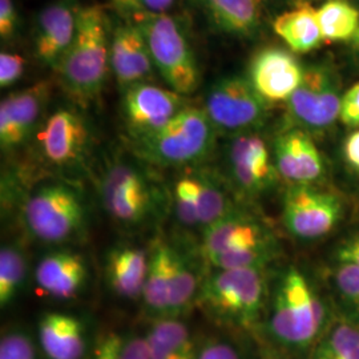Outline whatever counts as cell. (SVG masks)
<instances>
[{"instance_id": "cell-28", "label": "cell", "mask_w": 359, "mask_h": 359, "mask_svg": "<svg viewBox=\"0 0 359 359\" xmlns=\"http://www.w3.org/2000/svg\"><path fill=\"white\" fill-rule=\"evenodd\" d=\"M317 19L325 43L351 41L359 29V11L346 0H326Z\"/></svg>"}, {"instance_id": "cell-10", "label": "cell", "mask_w": 359, "mask_h": 359, "mask_svg": "<svg viewBox=\"0 0 359 359\" xmlns=\"http://www.w3.org/2000/svg\"><path fill=\"white\" fill-rule=\"evenodd\" d=\"M269 105L248 77L226 76L206 90L203 108L217 133L231 137L261 128L268 120Z\"/></svg>"}, {"instance_id": "cell-32", "label": "cell", "mask_w": 359, "mask_h": 359, "mask_svg": "<svg viewBox=\"0 0 359 359\" xmlns=\"http://www.w3.org/2000/svg\"><path fill=\"white\" fill-rule=\"evenodd\" d=\"M334 283L339 294L359 314V266L339 264L334 271Z\"/></svg>"}, {"instance_id": "cell-36", "label": "cell", "mask_w": 359, "mask_h": 359, "mask_svg": "<svg viewBox=\"0 0 359 359\" xmlns=\"http://www.w3.org/2000/svg\"><path fill=\"white\" fill-rule=\"evenodd\" d=\"M19 23V11L13 0H0V38L3 41H8L15 36Z\"/></svg>"}, {"instance_id": "cell-13", "label": "cell", "mask_w": 359, "mask_h": 359, "mask_svg": "<svg viewBox=\"0 0 359 359\" xmlns=\"http://www.w3.org/2000/svg\"><path fill=\"white\" fill-rule=\"evenodd\" d=\"M187 96L142 81L123 90L121 112L132 140L149 136L188 107Z\"/></svg>"}, {"instance_id": "cell-5", "label": "cell", "mask_w": 359, "mask_h": 359, "mask_svg": "<svg viewBox=\"0 0 359 359\" xmlns=\"http://www.w3.org/2000/svg\"><path fill=\"white\" fill-rule=\"evenodd\" d=\"M142 29L154 60V69L168 88L189 96L200 86V67L187 29L170 13L133 15L124 18Z\"/></svg>"}, {"instance_id": "cell-15", "label": "cell", "mask_w": 359, "mask_h": 359, "mask_svg": "<svg viewBox=\"0 0 359 359\" xmlns=\"http://www.w3.org/2000/svg\"><path fill=\"white\" fill-rule=\"evenodd\" d=\"M225 158L231 182L248 196L268 191L278 176L269 148L257 132L231 136Z\"/></svg>"}, {"instance_id": "cell-7", "label": "cell", "mask_w": 359, "mask_h": 359, "mask_svg": "<svg viewBox=\"0 0 359 359\" xmlns=\"http://www.w3.org/2000/svg\"><path fill=\"white\" fill-rule=\"evenodd\" d=\"M22 218L31 237L44 244L62 245L81 236L87 210L75 188L56 181L41 184L27 196Z\"/></svg>"}, {"instance_id": "cell-40", "label": "cell", "mask_w": 359, "mask_h": 359, "mask_svg": "<svg viewBox=\"0 0 359 359\" xmlns=\"http://www.w3.org/2000/svg\"><path fill=\"white\" fill-rule=\"evenodd\" d=\"M261 1H262V4H266L269 7H286V6L294 7L305 0H261Z\"/></svg>"}, {"instance_id": "cell-11", "label": "cell", "mask_w": 359, "mask_h": 359, "mask_svg": "<svg viewBox=\"0 0 359 359\" xmlns=\"http://www.w3.org/2000/svg\"><path fill=\"white\" fill-rule=\"evenodd\" d=\"M341 83L333 67L310 65L305 68L301 86L286 103L289 128H299L310 135L332 128L339 118Z\"/></svg>"}, {"instance_id": "cell-9", "label": "cell", "mask_w": 359, "mask_h": 359, "mask_svg": "<svg viewBox=\"0 0 359 359\" xmlns=\"http://www.w3.org/2000/svg\"><path fill=\"white\" fill-rule=\"evenodd\" d=\"M172 206L184 228L201 231L238 210L226 184L215 172L192 167L175 181Z\"/></svg>"}, {"instance_id": "cell-35", "label": "cell", "mask_w": 359, "mask_h": 359, "mask_svg": "<svg viewBox=\"0 0 359 359\" xmlns=\"http://www.w3.org/2000/svg\"><path fill=\"white\" fill-rule=\"evenodd\" d=\"M339 120L348 128H359V81L342 95Z\"/></svg>"}, {"instance_id": "cell-37", "label": "cell", "mask_w": 359, "mask_h": 359, "mask_svg": "<svg viewBox=\"0 0 359 359\" xmlns=\"http://www.w3.org/2000/svg\"><path fill=\"white\" fill-rule=\"evenodd\" d=\"M197 359H243L241 353L229 341L213 339L206 342Z\"/></svg>"}, {"instance_id": "cell-17", "label": "cell", "mask_w": 359, "mask_h": 359, "mask_svg": "<svg viewBox=\"0 0 359 359\" xmlns=\"http://www.w3.org/2000/svg\"><path fill=\"white\" fill-rule=\"evenodd\" d=\"M304 75L305 68L293 52L266 47L252 57L248 79L266 103H287Z\"/></svg>"}, {"instance_id": "cell-27", "label": "cell", "mask_w": 359, "mask_h": 359, "mask_svg": "<svg viewBox=\"0 0 359 359\" xmlns=\"http://www.w3.org/2000/svg\"><path fill=\"white\" fill-rule=\"evenodd\" d=\"M149 359H197L192 333L179 318L154 320L145 334Z\"/></svg>"}, {"instance_id": "cell-23", "label": "cell", "mask_w": 359, "mask_h": 359, "mask_svg": "<svg viewBox=\"0 0 359 359\" xmlns=\"http://www.w3.org/2000/svg\"><path fill=\"white\" fill-rule=\"evenodd\" d=\"M149 266V253L132 245L111 249L104 261L105 280L116 295L137 299L142 295Z\"/></svg>"}, {"instance_id": "cell-42", "label": "cell", "mask_w": 359, "mask_h": 359, "mask_svg": "<svg viewBox=\"0 0 359 359\" xmlns=\"http://www.w3.org/2000/svg\"><path fill=\"white\" fill-rule=\"evenodd\" d=\"M305 1H310V0H305Z\"/></svg>"}, {"instance_id": "cell-22", "label": "cell", "mask_w": 359, "mask_h": 359, "mask_svg": "<svg viewBox=\"0 0 359 359\" xmlns=\"http://www.w3.org/2000/svg\"><path fill=\"white\" fill-rule=\"evenodd\" d=\"M39 344L48 359H83L87 348V329L76 316L48 311L38 325Z\"/></svg>"}, {"instance_id": "cell-38", "label": "cell", "mask_w": 359, "mask_h": 359, "mask_svg": "<svg viewBox=\"0 0 359 359\" xmlns=\"http://www.w3.org/2000/svg\"><path fill=\"white\" fill-rule=\"evenodd\" d=\"M337 261L359 266V233L345 240L337 249Z\"/></svg>"}, {"instance_id": "cell-18", "label": "cell", "mask_w": 359, "mask_h": 359, "mask_svg": "<svg viewBox=\"0 0 359 359\" xmlns=\"http://www.w3.org/2000/svg\"><path fill=\"white\" fill-rule=\"evenodd\" d=\"M77 0H55L36 18L34 55L39 62L56 71L76 34Z\"/></svg>"}, {"instance_id": "cell-12", "label": "cell", "mask_w": 359, "mask_h": 359, "mask_svg": "<svg viewBox=\"0 0 359 359\" xmlns=\"http://www.w3.org/2000/svg\"><path fill=\"white\" fill-rule=\"evenodd\" d=\"M342 216L341 200L313 185H292L283 196V224L299 240H317L329 234Z\"/></svg>"}, {"instance_id": "cell-20", "label": "cell", "mask_w": 359, "mask_h": 359, "mask_svg": "<svg viewBox=\"0 0 359 359\" xmlns=\"http://www.w3.org/2000/svg\"><path fill=\"white\" fill-rule=\"evenodd\" d=\"M109 60L111 71L123 90L148 81L154 74V60L142 29L127 19L111 32Z\"/></svg>"}, {"instance_id": "cell-19", "label": "cell", "mask_w": 359, "mask_h": 359, "mask_svg": "<svg viewBox=\"0 0 359 359\" xmlns=\"http://www.w3.org/2000/svg\"><path fill=\"white\" fill-rule=\"evenodd\" d=\"M273 158L278 176L292 185H311L325 172L320 149L302 129H283L274 140Z\"/></svg>"}, {"instance_id": "cell-39", "label": "cell", "mask_w": 359, "mask_h": 359, "mask_svg": "<svg viewBox=\"0 0 359 359\" xmlns=\"http://www.w3.org/2000/svg\"><path fill=\"white\" fill-rule=\"evenodd\" d=\"M344 156L347 165L359 173V128L347 136L344 144Z\"/></svg>"}, {"instance_id": "cell-30", "label": "cell", "mask_w": 359, "mask_h": 359, "mask_svg": "<svg viewBox=\"0 0 359 359\" xmlns=\"http://www.w3.org/2000/svg\"><path fill=\"white\" fill-rule=\"evenodd\" d=\"M90 359H149L147 337L132 332L104 334L96 342Z\"/></svg>"}, {"instance_id": "cell-6", "label": "cell", "mask_w": 359, "mask_h": 359, "mask_svg": "<svg viewBox=\"0 0 359 359\" xmlns=\"http://www.w3.org/2000/svg\"><path fill=\"white\" fill-rule=\"evenodd\" d=\"M265 298L264 269H216L204 280L197 302L217 321L248 329L259 320Z\"/></svg>"}, {"instance_id": "cell-34", "label": "cell", "mask_w": 359, "mask_h": 359, "mask_svg": "<svg viewBox=\"0 0 359 359\" xmlns=\"http://www.w3.org/2000/svg\"><path fill=\"white\" fill-rule=\"evenodd\" d=\"M26 59L19 53H0V87L8 88L25 75Z\"/></svg>"}, {"instance_id": "cell-8", "label": "cell", "mask_w": 359, "mask_h": 359, "mask_svg": "<svg viewBox=\"0 0 359 359\" xmlns=\"http://www.w3.org/2000/svg\"><path fill=\"white\" fill-rule=\"evenodd\" d=\"M99 194L107 215L116 224L135 228L154 217L160 194L139 165L117 160L104 169Z\"/></svg>"}, {"instance_id": "cell-25", "label": "cell", "mask_w": 359, "mask_h": 359, "mask_svg": "<svg viewBox=\"0 0 359 359\" xmlns=\"http://www.w3.org/2000/svg\"><path fill=\"white\" fill-rule=\"evenodd\" d=\"M176 246L156 241L149 253L148 274L142 290L145 310L154 317L168 318L173 293V259Z\"/></svg>"}, {"instance_id": "cell-2", "label": "cell", "mask_w": 359, "mask_h": 359, "mask_svg": "<svg viewBox=\"0 0 359 359\" xmlns=\"http://www.w3.org/2000/svg\"><path fill=\"white\" fill-rule=\"evenodd\" d=\"M109 47L105 11L99 6L81 7L74 41L56 68L62 86L77 103H90L102 93L111 69Z\"/></svg>"}, {"instance_id": "cell-21", "label": "cell", "mask_w": 359, "mask_h": 359, "mask_svg": "<svg viewBox=\"0 0 359 359\" xmlns=\"http://www.w3.org/2000/svg\"><path fill=\"white\" fill-rule=\"evenodd\" d=\"M34 278L40 294L57 301H69L84 289L88 268L81 255L59 249L39 261Z\"/></svg>"}, {"instance_id": "cell-1", "label": "cell", "mask_w": 359, "mask_h": 359, "mask_svg": "<svg viewBox=\"0 0 359 359\" xmlns=\"http://www.w3.org/2000/svg\"><path fill=\"white\" fill-rule=\"evenodd\" d=\"M330 323L305 276L293 266L286 270L277 283L266 321L270 339L285 350L313 351Z\"/></svg>"}, {"instance_id": "cell-14", "label": "cell", "mask_w": 359, "mask_h": 359, "mask_svg": "<svg viewBox=\"0 0 359 359\" xmlns=\"http://www.w3.org/2000/svg\"><path fill=\"white\" fill-rule=\"evenodd\" d=\"M40 156L56 168L80 164L88 152L90 132L87 121L71 108H59L44 118L35 133Z\"/></svg>"}, {"instance_id": "cell-26", "label": "cell", "mask_w": 359, "mask_h": 359, "mask_svg": "<svg viewBox=\"0 0 359 359\" xmlns=\"http://www.w3.org/2000/svg\"><path fill=\"white\" fill-rule=\"evenodd\" d=\"M273 31L294 53L314 51L323 43L317 10L310 1H301L280 13L273 20Z\"/></svg>"}, {"instance_id": "cell-29", "label": "cell", "mask_w": 359, "mask_h": 359, "mask_svg": "<svg viewBox=\"0 0 359 359\" xmlns=\"http://www.w3.org/2000/svg\"><path fill=\"white\" fill-rule=\"evenodd\" d=\"M27 256L20 245L7 244L0 250V305L8 306L20 294L27 278Z\"/></svg>"}, {"instance_id": "cell-31", "label": "cell", "mask_w": 359, "mask_h": 359, "mask_svg": "<svg viewBox=\"0 0 359 359\" xmlns=\"http://www.w3.org/2000/svg\"><path fill=\"white\" fill-rule=\"evenodd\" d=\"M0 359H38L32 338L18 329L3 334L0 341Z\"/></svg>"}, {"instance_id": "cell-41", "label": "cell", "mask_w": 359, "mask_h": 359, "mask_svg": "<svg viewBox=\"0 0 359 359\" xmlns=\"http://www.w3.org/2000/svg\"><path fill=\"white\" fill-rule=\"evenodd\" d=\"M350 44H351V48H353V52H354V55L357 56L359 59V29L357 31V34H355V36L351 39V41H350Z\"/></svg>"}, {"instance_id": "cell-24", "label": "cell", "mask_w": 359, "mask_h": 359, "mask_svg": "<svg viewBox=\"0 0 359 359\" xmlns=\"http://www.w3.org/2000/svg\"><path fill=\"white\" fill-rule=\"evenodd\" d=\"M217 32L236 38H253L262 23L261 0H194Z\"/></svg>"}, {"instance_id": "cell-16", "label": "cell", "mask_w": 359, "mask_h": 359, "mask_svg": "<svg viewBox=\"0 0 359 359\" xmlns=\"http://www.w3.org/2000/svg\"><path fill=\"white\" fill-rule=\"evenodd\" d=\"M51 93V83L41 80L31 87L15 90L1 100L0 147L3 152L19 148L36 133Z\"/></svg>"}, {"instance_id": "cell-33", "label": "cell", "mask_w": 359, "mask_h": 359, "mask_svg": "<svg viewBox=\"0 0 359 359\" xmlns=\"http://www.w3.org/2000/svg\"><path fill=\"white\" fill-rule=\"evenodd\" d=\"M111 6L123 15L129 18L133 15H151V13H169L177 0H108Z\"/></svg>"}, {"instance_id": "cell-3", "label": "cell", "mask_w": 359, "mask_h": 359, "mask_svg": "<svg viewBox=\"0 0 359 359\" xmlns=\"http://www.w3.org/2000/svg\"><path fill=\"white\" fill-rule=\"evenodd\" d=\"M217 130L203 107L188 105L165 127L133 142V152L157 167H193L216 147Z\"/></svg>"}, {"instance_id": "cell-4", "label": "cell", "mask_w": 359, "mask_h": 359, "mask_svg": "<svg viewBox=\"0 0 359 359\" xmlns=\"http://www.w3.org/2000/svg\"><path fill=\"white\" fill-rule=\"evenodd\" d=\"M198 250L215 269H264L274 258L276 244L257 218L238 209L203 231Z\"/></svg>"}]
</instances>
